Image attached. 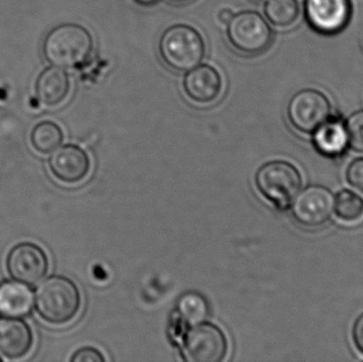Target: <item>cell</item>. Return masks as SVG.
<instances>
[{"label": "cell", "instance_id": "cell-10", "mask_svg": "<svg viewBox=\"0 0 363 362\" xmlns=\"http://www.w3.org/2000/svg\"><path fill=\"white\" fill-rule=\"evenodd\" d=\"M305 17L309 27L321 35L342 32L352 18L351 0H306Z\"/></svg>", "mask_w": 363, "mask_h": 362}, {"label": "cell", "instance_id": "cell-15", "mask_svg": "<svg viewBox=\"0 0 363 362\" xmlns=\"http://www.w3.org/2000/svg\"><path fill=\"white\" fill-rule=\"evenodd\" d=\"M33 305L34 293L29 285L15 280L0 283V316L21 318Z\"/></svg>", "mask_w": 363, "mask_h": 362}, {"label": "cell", "instance_id": "cell-23", "mask_svg": "<svg viewBox=\"0 0 363 362\" xmlns=\"http://www.w3.org/2000/svg\"><path fill=\"white\" fill-rule=\"evenodd\" d=\"M106 357L98 349L93 346H84L79 349L70 357L72 362H106Z\"/></svg>", "mask_w": 363, "mask_h": 362}, {"label": "cell", "instance_id": "cell-12", "mask_svg": "<svg viewBox=\"0 0 363 362\" xmlns=\"http://www.w3.org/2000/svg\"><path fill=\"white\" fill-rule=\"evenodd\" d=\"M222 87L221 74L208 64H200L184 77V93L194 103H211L221 95Z\"/></svg>", "mask_w": 363, "mask_h": 362}, {"label": "cell", "instance_id": "cell-9", "mask_svg": "<svg viewBox=\"0 0 363 362\" xmlns=\"http://www.w3.org/2000/svg\"><path fill=\"white\" fill-rule=\"evenodd\" d=\"M6 271L12 280L32 286L40 283L49 269L45 251L32 242H21L11 249L6 256Z\"/></svg>", "mask_w": 363, "mask_h": 362}, {"label": "cell", "instance_id": "cell-16", "mask_svg": "<svg viewBox=\"0 0 363 362\" xmlns=\"http://www.w3.org/2000/svg\"><path fill=\"white\" fill-rule=\"evenodd\" d=\"M70 81L63 68L51 66L38 76L35 84L36 97L46 106H57L67 98Z\"/></svg>", "mask_w": 363, "mask_h": 362}, {"label": "cell", "instance_id": "cell-7", "mask_svg": "<svg viewBox=\"0 0 363 362\" xmlns=\"http://www.w3.org/2000/svg\"><path fill=\"white\" fill-rule=\"evenodd\" d=\"M332 104L325 94L305 89L290 98L287 117L290 125L303 134H313L330 117Z\"/></svg>", "mask_w": 363, "mask_h": 362}, {"label": "cell", "instance_id": "cell-5", "mask_svg": "<svg viewBox=\"0 0 363 362\" xmlns=\"http://www.w3.org/2000/svg\"><path fill=\"white\" fill-rule=\"evenodd\" d=\"M226 38L241 55L255 57L268 50L273 32L268 21L256 11H241L226 23Z\"/></svg>", "mask_w": 363, "mask_h": 362}, {"label": "cell", "instance_id": "cell-27", "mask_svg": "<svg viewBox=\"0 0 363 362\" xmlns=\"http://www.w3.org/2000/svg\"><path fill=\"white\" fill-rule=\"evenodd\" d=\"M168 1L172 2V4H187V2L191 1V0H168Z\"/></svg>", "mask_w": 363, "mask_h": 362}, {"label": "cell", "instance_id": "cell-8", "mask_svg": "<svg viewBox=\"0 0 363 362\" xmlns=\"http://www.w3.org/2000/svg\"><path fill=\"white\" fill-rule=\"evenodd\" d=\"M290 206L292 216L298 225L318 227L325 225L332 217L335 198L328 187L311 185L298 191Z\"/></svg>", "mask_w": 363, "mask_h": 362}, {"label": "cell", "instance_id": "cell-29", "mask_svg": "<svg viewBox=\"0 0 363 362\" xmlns=\"http://www.w3.org/2000/svg\"><path fill=\"white\" fill-rule=\"evenodd\" d=\"M0 362H1V358H0Z\"/></svg>", "mask_w": 363, "mask_h": 362}, {"label": "cell", "instance_id": "cell-4", "mask_svg": "<svg viewBox=\"0 0 363 362\" xmlns=\"http://www.w3.org/2000/svg\"><path fill=\"white\" fill-rule=\"evenodd\" d=\"M302 184L300 170L284 159L267 162L255 174V186L258 193L279 210L290 208L302 188Z\"/></svg>", "mask_w": 363, "mask_h": 362}, {"label": "cell", "instance_id": "cell-28", "mask_svg": "<svg viewBox=\"0 0 363 362\" xmlns=\"http://www.w3.org/2000/svg\"><path fill=\"white\" fill-rule=\"evenodd\" d=\"M253 1H255V2H264V1H267V0H253Z\"/></svg>", "mask_w": 363, "mask_h": 362}, {"label": "cell", "instance_id": "cell-3", "mask_svg": "<svg viewBox=\"0 0 363 362\" xmlns=\"http://www.w3.org/2000/svg\"><path fill=\"white\" fill-rule=\"evenodd\" d=\"M159 53L162 61L170 69L187 72L202 63L206 45L196 28L186 23H176L162 33Z\"/></svg>", "mask_w": 363, "mask_h": 362}, {"label": "cell", "instance_id": "cell-18", "mask_svg": "<svg viewBox=\"0 0 363 362\" xmlns=\"http://www.w3.org/2000/svg\"><path fill=\"white\" fill-rule=\"evenodd\" d=\"M301 6L298 0H267L264 15L277 28H288L298 21Z\"/></svg>", "mask_w": 363, "mask_h": 362}, {"label": "cell", "instance_id": "cell-24", "mask_svg": "<svg viewBox=\"0 0 363 362\" xmlns=\"http://www.w3.org/2000/svg\"><path fill=\"white\" fill-rule=\"evenodd\" d=\"M352 339L358 352L363 355V312L357 317L352 327Z\"/></svg>", "mask_w": 363, "mask_h": 362}, {"label": "cell", "instance_id": "cell-20", "mask_svg": "<svg viewBox=\"0 0 363 362\" xmlns=\"http://www.w3.org/2000/svg\"><path fill=\"white\" fill-rule=\"evenodd\" d=\"M334 210L343 222H357L363 217V199L350 189H342L335 197Z\"/></svg>", "mask_w": 363, "mask_h": 362}, {"label": "cell", "instance_id": "cell-1", "mask_svg": "<svg viewBox=\"0 0 363 362\" xmlns=\"http://www.w3.org/2000/svg\"><path fill=\"white\" fill-rule=\"evenodd\" d=\"M81 293L70 278L52 276L40 283L34 293V307L38 316L52 325H64L80 312Z\"/></svg>", "mask_w": 363, "mask_h": 362}, {"label": "cell", "instance_id": "cell-25", "mask_svg": "<svg viewBox=\"0 0 363 362\" xmlns=\"http://www.w3.org/2000/svg\"><path fill=\"white\" fill-rule=\"evenodd\" d=\"M233 15H234V13H233L230 9H222V10L218 13V19H219L220 23L226 25V23L230 21V18H232Z\"/></svg>", "mask_w": 363, "mask_h": 362}, {"label": "cell", "instance_id": "cell-14", "mask_svg": "<svg viewBox=\"0 0 363 362\" xmlns=\"http://www.w3.org/2000/svg\"><path fill=\"white\" fill-rule=\"evenodd\" d=\"M313 145L318 153L330 159L342 157L349 147L347 125L339 117H330L313 135Z\"/></svg>", "mask_w": 363, "mask_h": 362}, {"label": "cell", "instance_id": "cell-2", "mask_svg": "<svg viewBox=\"0 0 363 362\" xmlns=\"http://www.w3.org/2000/svg\"><path fill=\"white\" fill-rule=\"evenodd\" d=\"M94 50L91 32L78 23H62L45 38L43 52L52 66L74 68L85 63Z\"/></svg>", "mask_w": 363, "mask_h": 362}, {"label": "cell", "instance_id": "cell-21", "mask_svg": "<svg viewBox=\"0 0 363 362\" xmlns=\"http://www.w3.org/2000/svg\"><path fill=\"white\" fill-rule=\"evenodd\" d=\"M345 125L349 134V146L355 152L363 153V110L353 113Z\"/></svg>", "mask_w": 363, "mask_h": 362}, {"label": "cell", "instance_id": "cell-6", "mask_svg": "<svg viewBox=\"0 0 363 362\" xmlns=\"http://www.w3.org/2000/svg\"><path fill=\"white\" fill-rule=\"evenodd\" d=\"M228 353L225 333L208 321L190 327L182 340L181 355L185 361L221 362Z\"/></svg>", "mask_w": 363, "mask_h": 362}, {"label": "cell", "instance_id": "cell-11", "mask_svg": "<svg viewBox=\"0 0 363 362\" xmlns=\"http://www.w3.org/2000/svg\"><path fill=\"white\" fill-rule=\"evenodd\" d=\"M91 162L84 149L77 145H65L55 149L49 159L52 176L64 184H78L91 171Z\"/></svg>", "mask_w": 363, "mask_h": 362}, {"label": "cell", "instance_id": "cell-19", "mask_svg": "<svg viewBox=\"0 0 363 362\" xmlns=\"http://www.w3.org/2000/svg\"><path fill=\"white\" fill-rule=\"evenodd\" d=\"M63 131L52 121H42L33 128L31 132V145L42 154L52 153L63 142Z\"/></svg>", "mask_w": 363, "mask_h": 362}, {"label": "cell", "instance_id": "cell-13", "mask_svg": "<svg viewBox=\"0 0 363 362\" xmlns=\"http://www.w3.org/2000/svg\"><path fill=\"white\" fill-rule=\"evenodd\" d=\"M33 344V334L29 325L19 318L0 319V353L6 358L26 356Z\"/></svg>", "mask_w": 363, "mask_h": 362}, {"label": "cell", "instance_id": "cell-22", "mask_svg": "<svg viewBox=\"0 0 363 362\" xmlns=\"http://www.w3.org/2000/svg\"><path fill=\"white\" fill-rule=\"evenodd\" d=\"M347 183L363 193V157L354 159L345 170Z\"/></svg>", "mask_w": 363, "mask_h": 362}, {"label": "cell", "instance_id": "cell-17", "mask_svg": "<svg viewBox=\"0 0 363 362\" xmlns=\"http://www.w3.org/2000/svg\"><path fill=\"white\" fill-rule=\"evenodd\" d=\"M209 304L201 293L188 291L184 293L177 304V312L180 320L188 327L204 322L209 317Z\"/></svg>", "mask_w": 363, "mask_h": 362}, {"label": "cell", "instance_id": "cell-26", "mask_svg": "<svg viewBox=\"0 0 363 362\" xmlns=\"http://www.w3.org/2000/svg\"><path fill=\"white\" fill-rule=\"evenodd\" d=\"M135 1L138 2V4H140V6H155V4H157V2L161 1V0H135Z\"/></svg>", "mask_w": 363, "mask_h": 362}]
</instances>
